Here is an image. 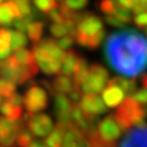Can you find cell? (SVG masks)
I'll use <instances>...</instances> for the list:
<instances>
[{
  "instance_id": "obj_1",
  "label": "cell",
  "mask_w": 147,
  "mask_h": 147,
  "mask_svg": "<svg viewBox=\"0 0 147 147\" xmlns=\"http://www.w3.org/2000/svg\"><path fill=\"white\" fill-rule=\"evenodd\" d=\"M108 64L119 74L135 79L147 69V39L134 30L111 33L105 44Z\"/></svg>"
},
{
  "instance_id": "obj_2",
  "label": "cell",
  "mask_w": 147,
  "mask_h": 147,
  "mask_svg": "<svg viewBox=\"0 0 147 147\" xmlns=\"http://www.w3.org/2000/svg\"><path fill=\"white\" fill-rule=\"evenodd\" d=\"M106 36L102 21L92 12L80 13L74 38L82 47L94 50L99 47Z\"/></svg>"
},
{
  "instance_id": "obj_3",
  "label": "cell",
  "mask_w": 147,
  "mask_h": 147,
  "mask_svg": "<svg viewBox=\"0 0 147 147\" xmlns=\"http://www.w3.org/2000/svg\"><path fill=\"white\" fill-rule=\"evenodd\" d=\"M113 116L116 117L124 133L132 126H136L140 122L145 120L147 117V107L136 101L133 97H125Z\"/></svg>"
},
{
  "instance_id": "obj_4",
  "label": "cell",
  "mask_w": 147,
  "mask_h": 147,
  "mask_svg": "<svg viewBox=\"0 0 147 147\" xmlns=\"http://www.w3.org/2000/svg\"><path fill=\"white\" fill-rule=\"evenodd\" d=\"M37 62L28 65L20 64L12 56L5 60H0V79L9 80L14 84H23L27 80L38 73Z\"/></svg>"
},
{
  "instance_id": "obj_5",
  "label": "cell",
  "mask_w": 147,
  "mask_h": 147,
  "mask_svg": "<svg viewBox=\"0 0 147 147\" xmlns=\"http://www.w3.org/2000/svg\"><path fill=\"white\" fill-rule=\"evenodd\" d=\"M109 82V73L101 64L90 65L88 73L82 83L81 89L84 94H99Z\"/></svg>"
},
{
  "instance_id": "obj_6",
  "label": "cell",
  "mask_w": 147,
  "mask_h": 147,
  "mask_svg": "<svg viewBox=\"0 0 147 147\" xmlns=\"http://www.w3.org/2000/svg\"><path fill=\"white\" fill-rule=\"evenodd\" d=\"M23 121L27 130L36 137L48 136L53 129V120L46 113H32L27 111L23 117Z\"/></svg>"
},
{
  "instance_id": "obj_7",
  "label": "cell",
  "mask_w": 147,
  "mask_h": 147,
  "mask_svg": "<svg viewBox=\"0 0 147 147\" xmlns=\"http://www.w3.org/2000/svg\"><path fill=\"white\" fill-rule=\"evenodd\" d=\"M48 94L40 86L32 84L24 95V106L26 110L32 113H38L48 107Z\"/></svg>"
},
{
  "instance_id": "obj_8",
  "label": "cell",
  "mask_w": 147,
  "mask_h": 147,
  "mask_svg": "<svg viewBox=\"0 0 147 147\" xmlns=\"http://www.w3.org/2000/svg\"><path fill=\"white\" fill-rule=\"evenodd\" d=\"M25 127L23 119L11 121L5 117H0V144L8 147H14L19 134Z\"/></svg>"
},
{
  "instance_id": "obj_9",
  "label": "cell",
  "mask_w": 147,
  "mask_h": 147,
  "mask_svg": "<svg viewBox=\"0 0 147 147\" xmlns=\"http://www.w3.org/2000/svg\"><path fill=\"white\" fill-rule=\"evenodd\" d=\"M96 132L101 140L109 143H115L118 138H120L121 134L123 133L120 124L118 123L113 115H109L99 121L97 123Z\"/></svg>"
},
{
  "instance_id": "obj_10",
  "label": "cell",
  "mask_w": 147,
  "mask_h": 147,
  "mask_svg": "<svg viewBox=\"0 0 147 147\" xmlns=\"http://www.w3.org/2000/svg\"><path fill=\"white\" fill-rule=\"evenodd\" d=\"M32 51L34 53L35 60L42 73L47 75H53V74H58L61 71V61L53 58V56H50L46 51H44L37 45L33 46Z\"/></svg>"
},
{
  "instance_id": "obj_11",
  "label": "cell",
  "mask_w": 147,
  "mask_h": 147,
  "mask_svg": "<svg viewBox=\"0 0 147 147\" xmlns=\"http://www.w3.org/2000/svg\"><path fill=\"white\" fill-rule=\"evenodd\" d=\"M85 115L90 119H97V117L108 112L107 107L102 98L97 94H85L80 101Z\"/></svg>"
},
{
  "instance_id": "obj_12",
  "label": "cell",
  "mask_w": 147,
  "mask_h": 147,
  "mask_svg": "<svg viewBox=\"0 0 147 147\" xmlns=\"http://www.w3.org/2000/svg\"><path fill=\"white\" fill-rule=\"evenodd\" d=\"M53 98V113L57 118L58 122L68 125L71 123V108L72 101L64 94L55 93Z\"/></svg>"
},
{
  "instance_id": "obj_13",
  "label": "cell",
  "mask_w": 147,
  "mask_h": 147,
  "mask_svg": "<svg viewBox=\"0 0 147 147\" xmlns=\"http://www.w3.org/2000/svg\"><path fill=\"white\" fill-rule=\"evenodd\" d=\"M119 147H147V125L129 131Z\"/></svg>"
},
{
  "instance_id": "obj_14",
  "label": "cell",
  "mask_w": 147,
  "mask_h": 147,
  "mask_svg": "<svg viewBox=\"0 0 147 147\" xmlns=\"http://www.w3.org/2000/svg\"><path fill=\"white\" fill-rule=\"evenodd\" d=\"M62 147H89L86 136L74 125L69 123L67 125V131L64 135Z\"/></svg>"
},
{
  "instance_id": "obj_15",
  "label": "cell",
  "mask_w": 147,
  "mask_h": 147,
  "mask_svg": "<svg viewBox=\"0 0 147 147\" xmlns=\"http://www.w3.org/2000/svg\"><path fill=\"white\" fill-rule=\"evenodd\" d=\"M20 18H22V13L14 1L9 0L0 5V25H10L14 21V19Z\"/></svg>"
},
{
  "instance_id": "obj_16",
  "label": "cell",
  "mask_w": 147,
  "mask_h": 147,
  "mask_svg": "<svg viewBox=\"0 0 147 147\" xmlns=\"http://www.w3.org/2000/svg\"><path fill=\"white\" fill-rule=\"evenodd\" d=\"M124 96L125 94L120 87L110 83H108V86L102 90V99L109 108H115L121 105L124 100Z\"/></svg>"
},
{
  "instance_id": "obj_17",
  "label": "cell",
  "mask_w": 147,
  "mask_h": 147,
  "mask_svg": "<svg viewBox=\"0 0 147 147\" xmlns=\"http://www.w3.org/2000/svg\"><path fill=\"white\" fill-rule=\"evenodd\" d=\"M53 89V94L55 93H59V94H71L75 88L74 85V80L71 79V76L69 75H64V74H60L57 75L51 82Z\"/></svg>"
},
{
  "instance_id": "obj_18",
  "label": "cell",
  "mask_w": 147,
  "mask_h": 147,
  "mask_svg": "<svg viewBox=\"0 0 147 147\" xmlns=\"http://www.w3.org/2000/svg\"><path fill=\"white\" fill-rule=\"evenodd\" d=\"M67 131V125L62 124L60 122H57L56 125L53 126L51 133L46 137L44 141L47 147H62L64 135Z\"/></svg>"
},
{
  "instance_id": "obj_19",
  "label": "cell",
  "mask_w": 147,
  "mask_h": 147,
  "mask_svg": "<svg viewBox=\"0 0 147 147\" xmlns=\"http://www.w3.org/2000/svg\"><path fill=\"white\" fill-rule=\"evenodd\" d=\"M36 45L39 48H42L44 51H46L50 56H53V58H56L57 60H60L61 62H62L63 58H64V56L67 53L62 48L59 46L58 42L51 39V38H44L42 40H40Z\"/></svg>"
},
{
  "instance_id": "obj_20",
  "label": "cell",
  "mask_w": 147,
  "mask_h": 147,
  "mask_svg": "<svg viewBox=\"0 0 147 147\" xmlns=\"http://www.w3.org/2000/svg\"><path fill=\"white\" fill-rule=\"evenodd\" d=\"M80 58V55L75 50H68L64 58H63L62 62H61V73L64 75H74L75 72V68H76V63Z\"/></svg>"
},
{
  "instance_id": "obj_21",
  "label": "cell",
  "mask_w": 147,
  "mask_h": 147,
  "mask_svg": "<svg viewBox=\"0 0 147 147\" xmlns=\"http://www.w3.org/2000/svg\"><path fill=\"white\" fill-rule=\"evenodd\" d=\"M0 112L11 121L21 120L23 106H14L9 99H5L0 105Z\"/></svg>"
},
{
  "instance_id": "obj_22",
  "label": "cell",
  "mask_w": 147,
  "mask_h": 147,
  "mask_svg": "<svg viewBox=\"0 0 147 147\" xmlns=\"http://www.w3.org/2000/svg\"><path fill=\"white\" fill-rule=\"evenodd\" d=\"M108 83L117 85L118 87H120L124 92L125 96H127V97H132L137 92L136 89L137 84L135 79L129 80V79H125V78H121V76H115V78H112L111 80H109Z\"/></svg>"
},
{
  "instance_id": "obj_23",
  "label": "cell",
  "mask_w": 147,
  "mask_h": 147,
  "mask_svg": "<svg viewBox=\"0 0 147 147\" xmlns=\"http://www.w3.org/2000/svg\"><path fill=\"white\" fill-rule=\"evenodd\" d=\"M88 65V61L84 58V57H81L80 56L79 60H78V63H76V68H75V72H74V85H75V88L76 89H81V86H82V83L85 80L86 75L88 73L89 70ZM82 90V89H81Z\"/></svg>"
},
{
  "instance_id": "obj_24",
  "label": "cell",
  "mask_w": 147,
  "mask_h": 147,
  "mask_svg": "<svg viewBox=\"0 0 147 147\" xmlns=\"http://www.w3.org/2000/svg\"><path fill=\"white\" fill-rule=\"evenodd\" d=\"M11 42V32L5 28H0V60H5L9 57L12 50Z\"/></svg>"
},
{
  "instance_id": "obj_25",
  "label": "cell",
  "mask_w": 147,
  "mask_h": 147,
  "mask_svg": "<svg viewBox=\"0 0 147 147\" xmlns=\"http://www.w3.org/2000/svg\"><path fill=\"white\" fill-rule=\"evenodd\" d=\"M12 57L16 59L18 63L24 64V65H28V64H33V63L36 62L33 51H30V50L24 49V48L16 50L14 53L12 55Z\"/></svg>"
},
{
  "instance_id": "obj_26",
  "label": "cell",
  "mask_w": 147,
  "mask_h": 147,
  "mask_svg": "<svg viewBox=\"0 0 147 147\" xmlns=\"http://www.w3.org/2000/svg\"><path fill=\"white\" fill-rule=\"evenodd\" d=\"M44 26L45 25L42 22H32L27 27V36L34 45L39 42V39H40L42 31H44Z\"/></svg>"
},
{
  "instance_id": "obj_27",
  "label": "cell",
  "mask_w": 147,
  "mask_h": 147,
  "mask_svg": "<svg viewBox=\"0 0 147 147\" xmlns=\"http://www.w3.org/2000/svg\"><path fill=\"white\" fill-rule=\"evenodd\" d=\"M11 32V37H12V50H19L21 48L25 47L27 45V37L24 35L23 32L20 31H10Z\"/></svg>"
},
{
  "instance_id": "obj_28",
  "label": "cell",
  "mask_w": 147,
  "mask_h": 147,
  "mask_svg": "<svg viewBox=\"0 0 147 147\" xmlns=\"http://www.w3.org/2000/svg\"><path fill=\"white\" fill-rule=\"evenodd\" d=\"M86 140H87V143H88L89 147H116L117 144L116 142L115 143H109V142H106L104 140H101L96 130L92 132L89 134L88 136H86Z\"/></svg>"
},
{
  "instance_id": "obj_29",
  "label": "cell",
  "mask_w": 147,
  "mask_h": 147,
  "mask_svg": "<svg viewBox=\"0 0 147 147\" xmlns=\"http://www.w3.org/2000/svg\"><path fill=\"white\" fill-rule=\"evenodd\" d=\"M16 86L13 82H11L9 80L0 79V95L2 98H9L12 95L16 93Z\"/></svg>"
},
{
  "instance_id": "obj_30",
  "label": "cell",
  "mask_w": 147,
  "mask_h": 147,
  "mask_svg": "<svg viewBox=\"0 0 147 147\" xmlns=\"http://www.w3.org/2000/svg\"><path fill=\"white\" fill-rule=\"evenodd\" d=\"M98 5L106 16H113L120 3L118 0H101Z\"/></svg>"
},
{
  "instance_id": "obj_31",
  "label": "cell",
  "mask_w": 147,
  "mask_h": 147,
  "mask_svg": "<svg viewBox=\"0 0 147 147\" xmlns=\"http://www.w3.org/2000/svg\"><path fill=\"white\" fill-rule=\"evenodd\" d=\"M33 1H34V5H36L37 9L44 13L53 12L58 7L56 0H33Z\"/></svg>"
},
{
  "instance_id": "obj_32",
  "label": "cell",
  "mask_w": 147,
  "mask_h": 147,
  "mask_svg": "<svg viewBox=\"0 0 147 147\" xmlns=\"http://www.w3.org/2000/svg\"><path fill=\"white\" fill-rule=\"evenodd\" d=\"M33 134L27 130V127L25 126L21 133L19 134L18 140H16V144L19 147H28L31 145V143L33 142Z\"/></svg>"
},
{
  "instance_id": "obj_33",
  "label": "cell",
  "mask_w": 147,
  "mask_h": 147,
  "mask_svg": "<svg viewBox=\"0 0 147 147\" xmlns=\"http://www.w3.org/2000/svg\"><path fill=\"white\" fill-rule=\"evenodd\" d=\"M50 33L53 34V37L61 38V37L65 36L67 34H69V31L65 23L62 22V23H53L50 26Z\"/></svg>"
},
{
  "instance_id": "obj_34",
  "label": "cell",
  "mask_w": 147,
  "mask_h": 147,
  "mask_svg": "<svg viewBox=\"0 0 147 147\" xmlns=\"http://www.w3.org/2000/svg\"><path fill=\"white\" fill-rule=\"evenodd\" d=\"M16 3L19 7V9L22 13V18L23 16H33V12H32L31 8V0H12Z\"/></svg>"
},
{
  "instance_id": "obj_35",
  "label": "cell",
  "mask_w": 147,
  "mask_h": 147,
  "mask_svg": "<svg viewBox=\"0 0 147 147\" xmlns=\"http://www.w3.org/2000/svg\"><path fill=\"white\" fill-rule=\"evenodd\" d=\"M62 2L67 7H69L71 10L75 11L85 8L88 3V0H63Z\"/></svg>"
},
{
  "instance_id": "obj_36",
  "label": "cell",
  "mask_w": 147,
  "mask_h": 147,
  "mask_svg": "<svg viewBox=\"0 0 147 147\" xmlns=\"http://www.w3.org/2000/svg\"><path fill=\"white\" fill-rule=\"evenodd\" d=\"M133 21L136 24L137 27H140V28H146L147 27V10L142 12V13L135 14Z\"/></svg>"
},
{
  "instance_id": "obj_37",
  "label": "cell",
  "mask_w": 147,
  "mask_h": 147,
  "mask_svg": "<svg viewBox=\"0 0 147 147\" xmlns=\"http://www.w3.org/2000/svg\"><path fill=\"white\" fill-rule=\"evenodd\" d=\"M57 42L63 50L64 49H70L71 46L74 44V37L72 35H65V36L59 38V40Z\"/></svg>"
},
{
  "instance_id": "obj_38",
  "label": "cell",
  "mask_w": 147,
  "mask_h": 147,
  "mask_svg": "<svg viewBox=\"0 0 147 147\" xmlns=\"http://www.w3.org/2000/svg\"><path fill=\"white\" fill-rule=\"evenodd\" d=\"M132 97L136 100V101L143 104V105H147V88H143L137 90Z\"/></svg>"
},
{
  "instance_id": "obj_39",
  "label": "cell",
  "mask_w": 147,
  "mask_h": 147,
  "mask_svg": "<svg viewBox=\"0 0 147 147\" xmlns=\"http://www.w3.org/2000/svg\"><path fill=\"white\" fill-rule=\"evenodd\" d=\"M105 20L109 25H111V26H116V27H119V28L125 26V23L122 22L121 20H119V19L116 18L115 16H106Z\"/></svg>"
},
{
  "instance_id": "obj_40",
  "label": "cell",
  "mask_w": 147,
  "mask_h": 147,
  "mask_svg": "<svg viewBox=\"0 0 147 147\" xmlns=\"http://www.w3.org/2000/svg\"><path fill=\"white\" fill-rule=\"evenodd\" d=\"M28 147H47L46 146V144H45V142H42V141H33V142L31 143V145Z\"/></svg>"
},
{
  "instance_id": "obj_41",
  "label": "cell",
  "mask_w": 147,
  "mask_h": 147,
  "mask_svg": "<svg viewBox=\"0 0 147 147\" xmlns=\"http://www.w3.org/2000/svg\"><path fill=\"white\" fill-rule=\"evenodd\" d=\"M141 84L144 88H147V74H143L141 78Z\"/></svg>"
},
{
  "instance_id": "obj_42",
  "label": "cell",
  "mask_w": 147,
  "mask_h": 147,
  "mask_svg": "<svg viewBox=\"0 0 147 147\" xmlns=\"http://www.w3.org/2000/svg\"><path fill=\"white\" fill-rule=\"evenodd\" d=\"M3 100H2V97H1V95H0V105H1V102H2Z\"/></svg>"
},
{
  "instance_id": "obj_43",
  "label": "cell",
  "mask_w": 147,
  "mask_h": 147,
  "mask_svg": "<svg viewBox=\"0 0 147 147\" xmlns=\"http://www.w3.org/2000/svg\"><path fill=\"white\" fill-rule=\"evenodd\" d=\"M0 147H8V146H5V145H1V144H0Z\"/></svg>"
},
{
  "instance_id": "obj_44",
  "label": "cell",
  "mask_w": 147,
  "mask_h": 147,
  "mask_svg": "<svg viewBox=\"0 0 147 147\" xmlns=\"http://www.w3.org/2000/svg\"><path fill=\"white\" fill-rule=\"evenodd\" d=\"M3 1H5V0H0V5H1V3L3 2Z\"/></svg>"
},
{
  "instance_id": "obj_45",
  "label": "cell",
  "mask_w": 147,
  "mask_h": 147,
  "mask_svg": "<svg viewBox=\"0 0 147 147\" xmlns=\"http://www.w3.org/2000/svg\"><path fill=\"white\" fill-rule=\"evenodd\" d=\"M145 33H146V34H147V27H146V28H145Z\"/></svg>"
}]
</instances>
